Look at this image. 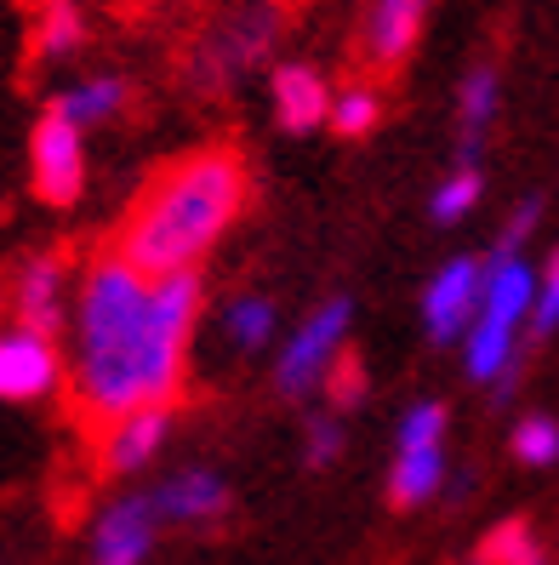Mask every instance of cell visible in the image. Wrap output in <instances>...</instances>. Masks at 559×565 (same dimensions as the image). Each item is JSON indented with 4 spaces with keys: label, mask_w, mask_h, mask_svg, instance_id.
<instances>
[{
    "label": "cell",
    "mask_w": 559,
    "mask_h": 565,
    "mask_svg": "<svg viewBox=\"0 0 559 565\" xmlns=\"http://www.w3.org/2000/svg\"><path fill=\"white\" fill-rule=\"evenodd\" d=\"M201 309V269L143 275L120 252L86 257L63 320V394L80 423L104 428L143 406H178Z\"/></svg>",
    "instance_id": "1"
},
{
    "label": "cell",
    "mask_w": 559,
    "mask_h": 565,
    "mask_svg": "<svg viewBox=\"0 0 559 565\" xmlns=\"http://www.w3.org/2000/svg\"><path fill=\"white\" fill-rule=\"evenodd\" d=\"M246 160L240 149H194L183 160H172L160 172L131 212L120 217L115 252L143 275H183L201 269V263L223 246V235L240 223L246 212Z\"/></svg>",
    "instance_id": "2"
},
{
    "label": "cell",
    "mask_w": 559,
    "mask_h": 565,
    "mask_svg": "<svg viewBox=\"0 0 559 565\" xmlns=\"http://www.w3.org/2000/svg\"><path fill=\"white\" fill-rule=\"evenodd\" d=\"M348 331H354V297L332 291L286 331V343L275 354V388L280 401H314L325 388V377L343 365L348 354Z\"/></svg>",
    "instance_id": "3"
},
{
    "label": "cell",
    "mask_w": 559,
    "mask_h": 565,
    "mask_svg": "<svg viewBox=\"0 0 559 565\" xmlns=\"http://www.w3.org/2000/svg\"><path fill=\"white\" fill-rule=\"evenodd\" d=\"M280 7L275 0H251V7L240 12H228L223 23H212V35L194 46V63H189V75L201 81L206 92H228L240 75L262 70L269 63V52L280 46Z\"/></svg>",
    "instance_id": "4"
},
{
    "label": "cell",
    "mask_w": 559,
    "mask_h": 565,
    "mask_svg": "<svg viewBox=\"0 0 559 565\" xmlns=\"http://www.w3.org/2000/svg\"><path fill=\"white\" fill-rule=\"evenodd\" d=\"M29 183H35V201L52 212H69L86 201V183H92L86 131L75 120H63L57 109H46L29 126Z\"/></svg>",
    "instance_id": "5"
},
{
    "label": "cell",
    "mask_w": 559,
    "mask_h": 565,
    "mask_svg": "<svg viewBox=\"0 0 559 565\" xmlns=\"http://www.w3.org/2000/svg\"><path fill=\"white\" fill-rule=\"evenodd\" d=\"M63 394V338L35 326H0V406H46Z\"/></svg>",
    "instance_id": "6"
},
{
    "label": "cell",
    "mask_w": 559,
    "mask_h": 565,
    "mask_svg": "<svg viewBox=\"0 0 559 565\" xmlns=\"http://www.w3.org/2000/svg\"><path fill=\"white\" fill-rule=\"evenodd\" d=\"M480 275H485V257L480 252H451L440 269L429 275L417 297V315H422V338L434 349H456L463 331L480 315Z\"/></svg>",
    "instance_id": "7"
},
{
    "label": "cell",
    "mask_w": 559,
    "mask_h": 565,
    "mask_svg": "<svg viewBox=\"0 0 559 565\" xmlns=\"http://www.w3.org/2000/svg\"><path fill=\"white\" fill-rule=\"evenodd\" d=\"M160 531L149 491H115L86 525V565H149Z\"/></svg>",
    "instance_id": "8"
},
{
    "label": "cell",
    "mask_w": 559,
    "mask_h": 565,
    "mask_svg": "<svg viewBox=\"0 0 559 565\" xmlns=\"http://www.w3.org/2000/svg\"><path fill=\"white\" fill-rule=\"evenodd\" d=\"M172 435H178V406L126 412V417L97 428V469H104L109 480H138L166 457Z\"/></svg>",
    "instance_id": "9"
},
{
    "label": "cell",
    "mask_w": 559,
    "mask_h": 565,
    "mask_svg": "<svg viewBox=\"0 0 559 565\" xmlns=\"http://www.w3.org/2000/svg\"><path fill=\"white\" fill-rule=\"evenodd\" d=\"M149 503H154L160 525L206 531V525H223L235 514V486H228L212 462H189V469H172L149 486Z\"/></svg>",
    "instance_id": "10"
},
{
    "label": "cell",
    "mask_w": 559,
    "mask_h": 565,
    "mask_svg": "<svg viewBox=\"0 0 559 565\" xmlns=\"http://www.w3.org/2000/svg\"><path fill=\"white\" fill-rule=\"evenodd\" d=\"M69 297H75V269L63 252H29L12 269V320L18 326H35L46 338H63Z\"/></svg>",
    "instance_id": "11"
},
{
    "label": "cell",
    "mask_w": 559,
    "mask_h": 565,
    "mask_svg": "<svg viewBox=\"0 0 559 565\" xmlns=\"http://www.w3.org/2000/svg\"><path fill=\"white\" fill-rule=\"evenodd\" d=\"M332 81H325L320 63L309 57H286V63H269V115L286 138H309V131L325 126L332 115Z\"/></svg>",
    "instance_id": "12"
},
{
    "label": "cell",
    "mask_w": 559,
    "mask_h": 565,
    "mask_svg": "<svg viewBox=\"0 0 559 565\" xmlns=\"http://www.w3.org/2000/svg\"><path fill=\"white\" fill-rule=\"evenodd\" d=\"M429 12H434V0H372L366 29H359L366 63H377V70H400V63L417 52L422 29H429Z\"/></svg>",
    "instance_id": "13"
},
{
    "label": "cell",
    "mask_w": 559,
    "mask_h": 565,
    "mask_svg": "<svg viewBox=\"0 0 559 565\" xmlns=\"http://www.w3.org/2000/svg\"><path fill=\"white\" fill-rule=\"evenodd\" d=\"M126 104H131L126 75H115V70H92V75L63 81V86L52 92V104H46V109H57L63 120H75L80 131H97V126H115V120L126 115Z\"/></svg>",
    "instance_id": "14"
},
{
    "label": "cell",
    "mask_w": 559,
    "mask_h": 565,
    "mask_svg": "<svg viewBox=\"0 0 559 565\" xmlns=\"http://www.w3.org/2000/svg\"><path fill=\"white\" fill-rule=\"evenodd\" d=\"M451 486V457L445 446H394L388 462V503L394 509H429Z\"/></svg>",
    "instance_id": "15"
},
{
    "label": "cell",
    "mask_w": 559,
    "mask_h": 565,
    "mask_svg": "<svg viewBox=\"0 0 559 565\" xmlns=\"http://www.w3.org/2000/svg\"><path fill=\"white\" fill-rule=\"evenodd\" d=\"M497 115H503V75H497V63H474L456 81V149H463V160H480Z\"/></svg>",
    "instance_id": "16"
},
{
    "label": "cell",
    "mask_w": 559,
    "mask_h": 565,
    "mask_svg": "<svg viewBox=\"0 0 559 565\" xmlns=\"http://www.w3.org/2000/svg\"><path fill=\"white\" fill-rule=\"evenodd\" d=\"M217 331L235 354H262L280 343V303L269 291H235L217 315Z\"/></svg>",
    "instance_id": "17"
},
{
    "label": "cell",
    "mask_w": 559,
    "mask_h": 565,
    "mask_svg": "<svg viewBox=\"0 0 559 565\" xmlns=\"http://www.w3.org/2000/svg\"><path fill=\"white\" fill-rule=\"evenodd\" d=\"M86 41H92V23H86L80 0H41L35 35H29V46H35L41 63H69V57L86 52Z\"/></svg>",
    "instance_id": "18"
},
{
    "label": "cell",
    "mask_w": 559,
    "mask_h": 565,
    "mask_svg": "<svg viewBox=\"0 0 559 565\" xmlns=\"http://www.w3.org/2000/svg\"><path fill=\"white\" fill-rule=\"evenodd\" d=\"M474 565H553L531 520H497L474 543Z\"/></svg>",
    "instance_id": "19"
},
{
    "label": "cell",
    "mask_w": 559,
    "mask_h": 565,
    "mask_svg": "<svg viewBox=\"0 0 559 565\" xmlns=\"http://www.w3.org/2000/svg\"><path fill=\"white\" fill-rule=\"evenodd\" d=\"M480 201H485V172H480V160H456L451 172L429 189V217H434L440 228L469 223Z\"/></svg>",
    "instance_id": "20"
},
{
    "label": "cell",
    "mask_w": 559,
    "mask_h": 565,
    "mask_svg": "<svg viewBox=\"0 0 559 565\" xmlns=\"http://www.w3.org/2000/svg\"><path fill=\"white\" fill-rule=\"evenodd\" d=\"M325 126H332L337 138H348V143L372 138V131L383 126V92H377L372 81L337 86V92H332V115H325Z\"/></svg>",
    "instance_id": "21"
},
{
    "label": "cell",
    "mask_w": 559,
    "mask_h": 565,
    "mask_svg": "<svg viewBox=\"0 0 559 565\" xmlns=\"http://www.w3.org/2000/svg\"><path fill=\"white\" fill-rule=\"evenodd\" d=\"M508 451H514L519 469H553V462H559V417L525 412L514 423V435H508Z\"/></svg>",
    "instance_id": "22"
},
{
    "label": "cell",
    "mask_w": 559,
    "mask_h": 565,
    "mask_svg": "<svg viewBox=\"0 0 559 565\" xmlns=\"http://www.w3.org/2000/svg\"><path fill=\"white\" fill-rule=\"evenodd\" d=\"M445 435H451L445 401H411L394 423V446H445Z\"/></svg>",
    "instance_id": "23"
},
{
    "label": "cell",
    "mask_w": 559,
    "mask_h": 565,
    "mask_svg": "<svg viewBox=\"0 0 559 565\" xmlns=\"http://www.w3.org/2000/svg\"><path fill=\"white\" fill-rule=\"evenodd\" d=\"M553 331H559V246L537 263V297H531V326H525V338L548 343Z\"/></svg>",
    "instance_id": "24"
},
{
    "label": "cell",
    "mask_w": 559,
    "mask_h": 565,
    "mask_svg": "<svg viewBox=\"0 0 559 565\" xmlns=\"http://www.w3.org/2000/svg\"><path fill=\"white\" fill-rule=\"evenodd\" d=\"M337 457H343V417L337 412H314L303 423V469L325 475Z\"/></svg>",
    "instance_id": "25"
},
{
    "label": "cell",
    "mask_w": 559,
    "mask_h": 565,
    "mask_svg": "<svg viewBox=\"0 0 559 565\" xmlns=\"http://www.w3.org/2000/svg\"><path fill=\"white\" fill-rule=\"evenodd\" d=\"M542 228V194H525V201L503 217L497 228V241H491V252H525V241H531Z\"/></svg>",
    "instance_id": "26"
},
{
    "label": "cell",
    "mask_w": 559,
    "mask_h": 565,
    "mask_svg": "<svg viewBox=\"0 0 559 565\" xmlns=\"http://www.w3.org/2000/svg\"><path fill=\"white\" fill-rule=\"evenodd\" d=\"M325 401H332V412L343 417V412H354L359 401H366V372H359V360L354 354H343V365H337V372L332 377H325Z\"/></svg>",
    "instance_id": "27"
}]
</instances>
